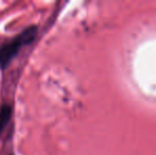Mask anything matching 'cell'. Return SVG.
Here are the masks:
<instances>
[{
	"label": "cell",
	"mask_w": 156,
	"mask_h": 155,
	"mask_svg": "<svg viewBox=\"0 0 156 155\" xmlns=\"http://www.w3.org/2000/svg\"><path fill=\"white\" fill-rule=\"evenodd\" d=\"M12 116V106L10 104H3L0 107V135L5 129Z\"/></svg>",
	"instance_id": "7a4b0ae2"
},
{
	"label": "cell",
	"mask_w": 156,
	"mask_h": 155,
	"mask_svg": "<svg viewBox=\"0 0 156 155\" xmlns=\"http://www.w3.org/2000/svg\"><path fill=\"white\" fill-rule=\"evenodd\" d=\"M38 28L36 26H29L12 41L0 46V67L2 69L9 66L14 56L18 53L21 47L31 44L37 36Z\"/></svg>",
	"instance_id": "6da1fadb"
}]
</instances>
